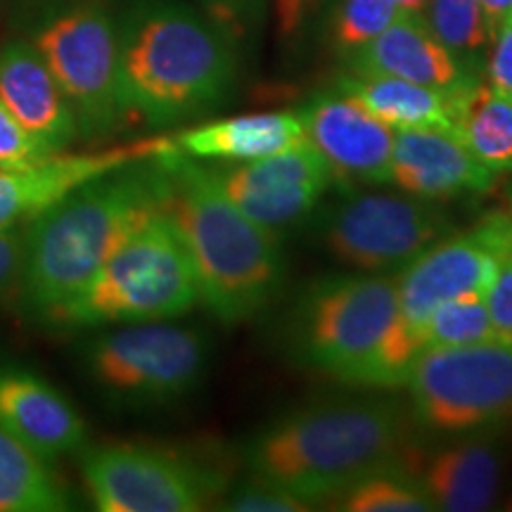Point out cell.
<instances>
[{
    "label": "cell",
    "instance_id": "cell-9",
    "mask_svg": "<svg viewBox=\"0 0 512 512\" xmlns=\"http://www.w3.org/2000/svg\"><path fill=\"white\" fill-rule=\"evenodd\" d=\"M204 363L207 344L200 332L159 320L107 332L86 349V368L95 384L124 403L181 399L202 380Z\"/></svg>",
    "mask_w": 512,
    "mask_h": 512
},
{
    "label": "cell",
    "instance_id": "cell-31",
    "mask_svg": "<svg viewBox=\"0 0 512 512\" xmlns=\"http://www.w3.org/2000/svg\"><path fill=\"white\" fill-rule=\"evenodd\" d=\"M486 306L498 337L512 339V254L501 261L494 285L486 292Z\"/></svg>",
    "mask_w": 512,
    "mask_h": 512
},
{
    "label": "cell",
    "instance_id": "cell-32",
    "mask_svg": "<svg viewBox=\"0 0 512 512\" xmlns=\"http://www.w3.org/2000/svg\"><path fill=\"white\" fill-rule=\"evenodd\" d=\"M24 245H27V228H0V299L19 285Z\"/></svg>",
    "mask_w": 512,
    "mask_h": 512
},
{
    "label": "cell",
    "instance_id": "cell-26",
    "mask_svg": "<svg viewBox=\"0 0 512 512\" xmlns=\"http://www.w3.org/2000/svg\"><path fill=\"white\" fill-rule=\"evenodd\" d=\"M339 510L349 512H430L434 505L425 489L403 470H387L363 479L342 496Z\"/></svg>",
    "mask_w": 512,
    "mask_h": 512
},
{
    "label": "cell",
    "instance_id": "cell-36",
    "mask_svg": "<svg viewBox=\"0 0 512 512\" xmlns=\"http://www.w3.org/2000/svg\"><path fill=\"white\" fill-rule=\"evenodd\" d=\"M479 5H482L489 38H494L498 27L505 22V17L512 15V0H479Z\"/></svg>",
    "mask_w": 512,
    "mask_h": 512
},
{
    "label": "cell",
    "instance_id": "cell-2",
    "mask_svg": "<svg viewBox=\"0 0 512 512\" xmlns=\"http://www.w3.org/2000/svg\"><path fill=\"white\" fill-rule=\"evenodd\" d=\"M159 155L119 166L57 200L29 221L19 299L43 318L81 290L133 228L162 207Z\"/></svg>",
    "mask_w": 512,
    "mask_h": 512
},
{
    "label": "cell",
    "instance_id": "cell-10",
    "mask_svg": "<svg viewBox=\"0 0 512 512\" xmlns=\"http://www.w3.org/2000/svg\"><path fill=\"white\" fill-rule=\"evenodd\" d=\"M83 482L102 512H195L219 494L221 479L171 451L107 444L83 451Z\"/></svg>",
    "mask_w": 512,
    "mask_h": 512
},
{
    "label": "cell",
    "instance_id": "cell-34",
    "mask_svg": "<svg viewBox=\"0 0 512 512\" xmlns=\"http://www.w3.org/2000/svg\"><path fill=\"white\" fill-rule=\"evenodd\" d=\"M323 3L325 0H275V17H278L280 36H297Z\"/></svg>",
    "mask_w": 512,
    "mask_h": 512
},
{
    "label": "cell",
    "instance_id": "cell-28",
    "mask_svg": "<svg viewBox=\"0 0 512 512\" xmlns=\"http://www.w3.org/2000/svg\"><path fill=\"white\" fill-rule=\"evenodd\" d=\"M399 12V0H344L335 19L339 48H363L377 34H382Z\"/></svg>",
    "mask_w": 512,
    "mask_h": 512
},
{
    "label": "cell",
    "instance_id": "cell-29",
    "mask_svg": "<svg viewBox=\"0 0 512 512\" xmlns=\"http://www.w3.org/2000/svg\"><path fill=\"white\" fill-rule=\"evenodd\" d=\"M223 508L233 512H304L311 505L304 503L302 498L292 496L290 491L280 489L278 484L254 475L252 482L238 486L230 494Z\"/></svg>",
    "mask_w": 512,
    "mask_h": 512
},
{
    "label": "cell",
    "instance_id": "cell-12",
    "mask_svg": "<svg viewBox=\"0 0 512 512\" xmlns=\"http://www.w3.org/2000/svg\"><path fill=\"white\" fill-rule=\"evenodd\" d=\"M214 174L228 200L273 233L304 219L335 181L330 164L309 140Z\"/></svg>",
    "mask_w": 512,
    "mask_h": 512
},
{
    "label": "cell",
    "instance_id": "cell-19",
    "mask_svg": "<svg viewBox=\"0 0 512 512\" xmlns=\"http://www.w3.org/2000/svg\"><path fill=\"white\" fill-rule=\"evenodd\" d=\"M475 79L463 76L448 88L422 86L396 76L356 74L339 83V91L394 131L406 128H446L458 133L465 95Z\"/></svg>",
    "mask_w": 512,
    "mask_h": 512
},
{
    "label": "cell",
    "instance_id": "cell-5",
    "mask_svg": "<svg viewBox=\"0 0 512 512\" xmlns=\"http://www.w3.org/2000/svg\"><path fill=\"white\" fill-rule=\"evenodd\" d=\"M299 351L320 373L354 387L406 384L420 347L403 323L396 278L347 275L306 294L297 323Z\"/></svg>",
    "mask_w": 512,
    "mask_h": 512
},
{
    "label": "cell",
    "instance_id": "cell-22",
    "mask_svg": "<svg viewBox=\"0 0 512 512\" xmlns=\"http://www.w3.org/2000/svg\"><path fill=\"white\" fill-rule=\"evenodd\" d=\"M420 486L434 510L482 512L494 505L501 486V456L486 439L446 448L427 463Z\"/></svg>",
    "mask_w": 512,
    "mask_h": 512
},
{
    "label": "cell",
    "instance_id": "cell-15",
    "mask_svg": "<svg viewBox=\"0 0 512 512\" xmlns=\"http://www.w3.org/2000/svg\"><path fill=\"white\" fill-rule=\"evenodd\" d=\"M304 136L330 164L335 181L392 183L394 128L349 95H323L299 112Z\"/></svg>",
    "mask_w": 512,
    "mask_h": 512
},
{
    "label": "cell",
    "instance_id": "cell-17",
    "mask_svg": "<svg viewBox=\"0 0 512 512\" xmlns=\"http://www.w3.org/2000/svg\"><path fill=\"white\" fill-rule=\"evenodd\" d=\"M0 102L48 155L64 152L79 136L72 105L34 43L0 48Z\"/></svg>",
    "mask_w": 512,
    "mask_h": 512
},
{
    "label": "cell",
    "instance_id": "cell-27",
    "mask_svg": "<svg viewBox=\"0 0 512 512\" xmlns=\"http://www.w3.org/2000/svg\"><path fill=\"white\" fill-rule=\"evenodd\" d=\"M430 31L451 53H477L489 41L479 0H430Z\"/></svg>",
    "mask_w": 512,
    "mask_h": 512
},
{
    "label": "cell",
    "instance_id": "cell-13",
    "mask_svg": "<svg viewBox=\"0 0 512 512\" xmlns=\"http://www.w3.org/2000/svg\"><path fill=\"white\" fill-rule=\"evenodd\" d=\"M174 138H147L93 152H57L22 169L0 171V228L19 226L53 207L67 192L119 166L162 155Z\"/></svg>",
    "mask_w": 512,
    "mask_h": 512
},
{
    "label": "cell",
    "instance_id": "cell-16",
    "mask_svg": "<svg viewBox=\"0 0 512 512\" xmlns=\"http://www.w3.org/2000/svg\"><path fill=\"white\" fill-rule=\"evenodd\" d=\"M496 174L446 128H406L394 133L392 183L420 200H451L484 192Z\"/></svg>",
    "mask_w": 512,
    "mask_h": 512
},
{
    "label": "cell",
    "instance_id": "cell-21",
    "mask_svg": "<svg viewBox=\"0 0 512 512\" xmlns=\"http://www.w3.org/2000/svg\"><path fill=\"white\" fill-rule=\"evenodd\" d=\"M304 138L299 112L242 114L174 136L178 150L188 157L223 162H254L302 143Z\"/></svg>",
    "mask_w": 512,
    "mask_h": 512
},
{
    "label": "cell",
    "instance_id": "cell-1",
    "mask_svg": "<svg viewBox=\"0 0 512 512\" xmlns=\"http://www.w3.org/2000/svg\"><path fill=\"white\" fill-rule=\"evenodd\" d=\"M159 164L162 209L188 249L200 302L226 325L264 311L285 273L278 233L235 207L214 171L178 150L176 140L159 155Z\"/></svg>",
    "mask_w": 512,
    "mask_h": 512
},
{
    "label": "cell",
    "instance_id": "cell-35",
    "mask_svg": "<svg viewBox=\"0 0 512 512\" xmlns=\"http://www.w3.org/2000/svg\"><path fill=\"white\" fill-rule=\"evenodd\" d=\"M211 15H214L223 27H242L247 17L259 10V0H207Z\"/></svg>",
    "mask_w": 512,
    "mask_h": 512
},
{
    "label": "cell",
    "instance_id": "cell-14",
    "mask_svg": "<svg viewBox=\"0 0 512 512\" xmlns=\"http://www.w3.org/2000/svg\"><path fill=\"white\" fill-rule=\"evenodd\" d=\"M501 259L475 233L437 240L408 261L396 278L399 311L418 342V330L430 313L448 299L486 292L494 285ZM420 347V344H418Z\"/></svg>",
    "mask_w": 512,
    "mask_h": 512
},
{
    "label": "cell",
    "instance_id": "cell-20",
    "mask_svg": "<svg viewBox=\"0 0 512 512\" xmlns=\"http://www.w3.org/2000/svg\"><path fill=\"white\" fill-rule=\"evenodd\" d=\"M356 74L396 76L422 86L448 88L463 79L456 57L441 46L415 12L401 10L382 34L356 50Z\"/></svg>",
    "mask_w": 512,
    "mask_h": 512
},
{
    "label": "cell",
    "instance_id": "cell-24",
    "mask_svg": "<svg viewBox=\"0 0 512 512\" xmlns=\"http://www.w3.org/2000/svg\"><path fill=\"white\" fill-rule=\"evenodd\" d=\"M458 136L486 169L512 171V100L475 81L465 95Z\"/></svg>",
    "mask_w": 512,
    "mask_h": 512
},
{
    "label": "cell",
    "instance_id": "cell-4",
    "mask_svg": "<svg viewBox=\"0 0 512 512\" xmlns=\"http://www.w3.org/2000/svg\"><path fill=\"white\" fill-rule=\"evenodd\" d=\"M233 50L214 24L181 5H145L119 34L124 119L152 126L190 119L223 98Z\"/></svg>",
    "mask_w": 512,
    "mask_h": 512
},
{
    "label": "cell",
    "instance_id": "cell-8",
    "mask_svg": "<svg viewBox=\"0 0 512 512\" xmlns=\"http://www.w3.org/2000/svg\"><path fill=\"white\" fill-rule=\"evenodd\" d=\"M31 43L67 95L81 136H107L124 124L119 34L105 8L79 3L57 10L43 19Z\"/></svg>",
    "mask_w": 512,
    "mask_h": 512
},
{
    "label": "cell",
    "instance_id": "cell-6",
    "mask_svg": "<svg viewBox=\"0 0 512 512\" xmlns=\"http://www.w3.org/2000/svg\"><path fill=\"white\" fill-rule=\"evenodd\" d=\"M200 304L195 268L181 235L159 207L126 235L91 280L41 320L53 328H100L183 316Z\"/></svg>",
    "mask_w": 512,
    "mask_h": 512
},
{
    "label": "cell",
    "instance_id": "cell-33",
    "mask_svg": "<svg viewBox=\"0 0 512 512\" xmlns=\"http://www.w3.org/2000/svg\"><path fill=\"white\" fill-rule=\"evenodd\" d=\"M489 86L512 100V15L494 34V50L489 57Z\"/></svg>",
    "mask_w": 512,
    "mask_h": 512
},
{
    "label": "cell",
    "instance_id": "cell-18",
    "mask_svg": "<svg viewBox=\"0 0 512 512\" xmlns=\"http://www.w3.org/2000/svg\"><path fill=\"white\" fill-rule=\"evenodd\" d=\"M0 427L48 463L86 446V422L72 403L22 368H0Z\"/></svg>",
    "mask_w": 512,
    "mask_h": 512
},
{
    "label": "cell",
    "instance_id": "cell-25",
    "mask_svg": "<svg viewBox=\"0 0 512 512\" xmlns=\"http://www.w3.org/2000/svg\"><path fill=\"white\" fill-rule=\"evenodd\" d=\"M489 339H498V332L491 323L486 299L479 294H465L439 304L418 330L420 349L465 347Z\"/></svg>",
    "mask_w": 512,
    "mask_h": 512
},
{
    "label": "cell",
    "instance_id": "cell-37",
    "mask_svg": "<svg viewBox=\"0 0 512 512\" xmlns=\"http://www.w3.org/2000/svg\"><path fill=\"white\" fill-rule=\"evenodd\" d=\"M427 3H430V0H399L401 10H406V12H415V15H418V12L425 10V8H427Z\"/></svg>",
    "mask_w": 512,
    "mask_h": 512
},
{
    "label": "cell",
    "instance_id": "cell-39",
    "mask_svg": "<svg viewBox=\"0 0 512 512\" xmlns=\"http://www.w3.org/2000/svg\"><path fill=\"white\" fill-rule=\"evenodd\" d=\"M505 508H508V510H512V498H510V503H508V505H505Z\"/></svg>",
    "mask_w": 512,
    "mask_h": 512
},
{
    "label": "cell",
    "instance_id": "cell-7",
    "mask_svg": "<svg viewBox=\"0 0 512 512\" xmlns=\"http://www.w3.org/2000/svg\"><path fill=\"white\" fill-rule=\"evenodd\" d=\"M406 384L415 415L432 430L463 432L512 418V339L420 349Z\"/></svg>",
    "mask_w": 512,
    "mask_h": 512
},
{
    "label": "cell",
    "instance_id": "cell-23",
    "mask_svg": "<svg viewBox=\"0 0 512 512\" xmlns=\"http://www.w3.org/2000/svg\"><path fill=\"white\" fill-rule=\"evenodd\" d=\"M72 508L67 486L48 460L0 427V512H62Z\"/></svg>",
    "mask_w": 512,
    "mask_h": 512
},
{
    "label": "cell",
    "instance_id": "cell-38",
    "mask_svg": "<svg viewBox=\"0 0 512 512\" xmlns=\"http://www.w3.org/2000/svg\"><path fill=\"white\" fill-rule=\"evenodd\" d=\"M510 214V219H512V185H510V190H508V209H505Z\"/></svg>",
    "mask_w": 512,
    "mask_h": 512
},
{
    "label": "cell",
    "instance_id": "cell-3",
    "mask_svg": "<svg viewBox=\"0 0 512 512\" xmlns=\"http://www.w3.org/2000/svg\"><path fill=\"white\" fill-rule=\"evenodd\" d=\"M406 437V418L394 403H325L285 415L256 434L247 463L256 477L304 503H325L377 472L401 470Z\"/></svg>",
    "mask_w": 512,
    "mask_h": 512
},
{
    "label": "cell",
    "instance_id": "cell-30",
    "mask_svg": "<svg viewBox=\"0 0 512 512\" xmlns=\"http://www.w3.org/2000/svg\"><path fill=\"white\" fill-rule=\"evenodd\" d=\"M50 157L0 102V171L22 169Z\"/></svg>",
    "mask_w": 512,
    "mask_h": 512
},
{
    "label": "cell",
    "instance_id": "cell-11",
    "mask_svg": "<svg viewBox=\"0 0 512 512\" xmlns=\"http://www.w3.org/2000/svg\"><path fill=\"white\" fill-rule=\"evenodd\" d=\"M446 216L425 202L363 195L332 211L325 245L335 259L363 271L406 266L446 233Z\"/></svg>",
    "mask_w": 512,
    "mask_h": 512
}]
</instances>
